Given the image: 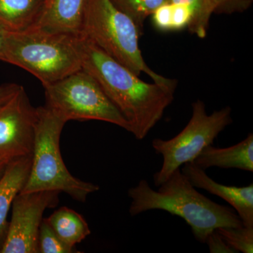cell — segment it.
Here are the masks:
<instances>
[{"label": "cell", "mask_w": 253, "mask_h": 253, "mask_svg": "<svg viewBox=\"0 0 253 253\" xmlns=\"http://www.w3.org/2000/svg\"><path fill=\"white\" fill-rule=\"evenodd\" d=\"M158 187L155 191L142 179L128 191L131 199L129 212L132 217L151 210L166 211L182 218L191 226L196 239L204 244L218 228L244 226L232 208L216 204L200 194L180 168Z\"/></svg>", "instance_id": "7a4b0ae2"}, {"label": "cell", "mask_w": 253, "mask_h": 253, "mask_svg": "<svg viewBox=\"0 0 253 253\" xmlns=\"http://www.w3.org/2000/svg\"><path fill=\"white\" fill-rule=\"evenodd\" d=\"M253 0H201V5L189 26V31L200 38L207 36L213 14L241 13L251 7Z\"/></svg>", "instance_id": "2e32d148"}, {"label": "cell", "mask_w": 253, "mask_h": 253, "mask_svg": "<svg viewBox=\"0 0 253 253\" xmlns=\"http://www.w3.org/2000/svg\"><path fill=\"white\" fill-rule=\"evenodd\" d=\"M172 4L166 2L158 6L152 15L155 27L161 31H172Z\"/></svg>", "instance_id": "44dd1931"}, {"label": "cell", "mask_w": 253, "mask_h": 253, "mask_svg": "<svg viewBox=\"0 0 253 253\" xmlns=\"http://www.w3.org/2000/svg\"><path fill=\"white\" fill-rule=\"evenodd\" d=\"M36 116L22 86L0 105V161L9 163L33 154Z\"/></svg>", "instance_id": "9c48e42d"}, {"label": "cell", "mask_w": 253, "mask_h": 253, "mask_svg": "<svg viewBox=\"0 0 253 253\" xmlns=\"http://www.w3.org/2000/svg\"><path fill=\"white\" fill-rule=\"evenodd\" d=\"M206 170L217 167L229 169L236 168L253 172V134L249 133L246 139L228 148H216L212 145L205 148L193 162Z\"/></svg>", "instance_id": "7c38bea8"}, {"label": "cell", "mask_w": 253, "mask_h": 253, "mask_svg": "<svg viewBox=\"0 0 253 253\" xmlns=\"http://www.w3.org/2000/svg\"><path fill=\"white\" fill-rule=\"evenodd\" d=\"M45 219L60 239L73 249L91 234L85 219L69 208H60Z\"/></svg>", "instance_id": "9a60e30c"}, {"label": "cell", "mask_w": 253, "mask_h": 253, "mask_svg": "<svg viewBox=\"0 0 253 253\" xmlns=\"http://www.w3.org/2000/svg\"><path fill=\"white\" fill-rule=\"evenodd\" d=\"M88 0H46L33 28L72 37L83 33Z\"/></svg>", "instance_id": "8fae6325"}, {"label": "cell", "mask_w": 253, "mask_h": 253, "mask_svg": "<svg viewBox=\"0 0 253 253\" xmlns=\"http://www.w3.org/2000/svg\"><path fill=\"white\" fill-rule=\"evenodd\" d=\"M229 106L208 114L201 100L192 104V116L185 127L170 139H155L152 146L162 155V168L154 175L155 185L159 186L178 168L194 161L200 153L212 145L219 133L232 123Z\"/></svg>", "instance_id": "52a82bcc"}, {"label": "cell", "mask_w": 253, "mask_h": 253, "mask_svg": "<svg viewBox=\"0 0 253 253\" xmlns=\"http://www.w3.org/2000/svg\"><path fill=\"white\" fill-rule=\"evenodd\" d=\"M44 88L46 107L65 122L104 121L130 132L129 123L97 81L83 68Z\"/></svg>", "instance_id": "8992f818"}, {"label": "cell", "mask_w": 253, "mask_h": 253, "mask_svg": "<svg viewBox=\"0 0 253 253\" xmlns=\"http://www.w3.org/2000/svg\"><path fill=\"white\" fill-rule=\"evenodd\" d=\"M118 10L132 20L142 35L144 22L158 6L168 0H110Z\"/></svg>", "instance_id": "e0dca14e"}, {"label": "cell", "mask_w": 253, "mask_h": 253, "mask_svg": "<svg viewBox=\"0 0 253 253\" xmlns=\"http://www.w3.org/2000/svg\"><path fill=\"white\" fill-rule=\"evenodd\" d=\"M7 163H8L3 162V161H0V175L4 172L5 168H6Z\"/></svg>", "instance_id": "484cf974"}, {"label": "cell", "mask_w": 253, "mask_h": 253, "mask_svg": "<svg viewBox=\"0 0 253 253\" xmlns=\"http://www.w3.org/2000/svg\"><path fill=\"white\" fill-rule=\"evenodd\" d=\"M181 172L195 187L206 190L230 204L242 221L243 225L253 227V184L242 187L223 185L213 180L206 170L193 163L184 164Z\"/></svg>", "instance_id": "30bf717a"}, {"label": "cell", "mask_w": 253, "mask_h": 253, "mask_svg": "<svg viewBox=\"0 0 253 253\" xmlns=\"http://www.w3.org/2000/svg\"><path fill=\"white\" fill-rule=\"evenodd\" d=\"M46 0H0V22L10 32H21L38 22Z\"/></svg>", "instance_id": "5bb4252c"}, {"label": "cell", "mask_w": 253, "mask_h": 253, "mask_svg": "<svg viewBox=\"0 0 253 253\" xmlns=\"http://www.w3.org/2000/svg\"><path fill=\"white\" fill-rule=\"evenodd\" d=\"M82 35L137 76L146 73L156 84L175 91L176 80L158 74L145 62L135 23L110 0H88Z\"/></svg>", "instance_id": "5b68a950"}, {"label": "cell", "mask_w": 253, "mask_h": 253, "mask_svg": "<svg viewBox=\"0 0 253 253\" xmlns=\"http://www.w3.org/2000/svg\"><path fill=\"white\" fill-rule=\"evenodd\" d=\"M216 231L236 253H253V227H220Z\"/></svg>", "instance_id": "ac0fdd59"}, {"label": "cell", "mask_w": 253, "mask_h": 253, "mask_svg": "<svg viewBox=\"0 0 253 253\" xmlns=\"http://www.w3.org/2000/svg\"><path fill=\"white\" fill-rule=\"evenodd\" d=\"M74 42L82 68L97 81L129 123L134 137L144 139L172 104L174 91L141 81L83 35L74 37Z\"/></svg>", "instance_id": "6da1fadb"}, {"label": "cell", "mask_w": 253, "mask_h": 253, "mask_svg": "<svg viewBox=\"0 0 253 253\" xmlns=\"http://www.w3.org/2000/svg\"><path fill=\"white\" fill-rule=\"evenodd\" d=\"M211 253H236L217 231L214 230L208 236L206 241Z\"/></svg>", "instance_id": "7402d4cb"}, {"label": "cell", "mask_w": 253, "mask_h": 253, "mask_svg": "<svg viewBox=\"0 0 253 253\" xmlns=\"http://www.w3.org/2000/svg\"><path fill=\"white\" fill-rule=\"evenodd\" d=\"M196 11L197 8L193 5L172 4V31L188 27Z\"/></svg>", "instance_id": "ffe728a7"}, {"label": "cell", "mask_w": 253, "mask_h": 253, "mask_svg": "<svg viewBox=\"0 0 253 253\" xmlns=\"http://www.w3.org/2000/svg\"><path fill=\"white\" fill-rule=\"evenodd\" d=\"M31 161L32 155L9 161L0 177V249L9 225L6 221L8 212L27 181Z\"/></svg>", "instance_id": "4fadbf2b"}, {"label": "cell", "mask_w": 253, "mask_h": 253, "mask_svg": "<svg viewBox=\"0 0 253 253\" xmlns=\"http://www.w3.org/2000/svg\"><path fill=\"white\" fill-rule=\"evenodd\" d=\"M38 253H80L70 247L60 239L46 219L42 221L38 236Z\"/></svg>", "instance_id": "d6986e66"}, {"label": "cell", "mask_w": 253, "mask_h": 253, "mask_svg": "<svg viewBox=\"0 0 253 253\" xmlns=\"http://www.w3.org/2000/svg\"><path fill=\"white\" fill-rule=\"evenodd\" d=\"M9 32L5 28L4 25L0 22V60L1 61H3L5 41H6V37H7Z\"/></svg>", "instance_id": "cb8c5ba5"}, {"label": "cell", "mask_w": 253, "mask_h": 253, "mask_svg": "<svg viewBox=\"0 0 253 253\" xmlns=\"http://www.w3.org/2000/svg\"><path fill=\"white\" fill-rule=\"evenodd\" d=\"M21 86L15 83H7L0 85V105L4 104L10 98L12 97Z\"/></svg>", "instance_id": "603a6c76"}, {"label": "cell", "mask_w": 253, "mask_h": 253, "mask_svg": "<svg viewBox=\"0 0 253 253\" xmlns=\"http://www.w3.org/2000/svg\"><path fill=\"white\" fill-rule=\"evenodd\" d=\"M168 2L172 4H184L193 5L197 8V11L199 10L200 5H201V0H168ZM197 12V11H196Z\"/></svg>", "instance_id": "d4e9b609"}, {"label": "cell", "mask_w": 253, "mask_h": 253, "mask_svg": "<svg viewBox=\"0 0 253 253\" xmlns=\"http://www.w3.org/2000/svg\"><path fill=\"white\" fill-rule=\"evenodd\" d=\"M3 61L31 73L43 86L82 69L74 37L37 28L9 32Z\"/></svg>", "instance_id": "277c9868"}, {"label": "cell", "mask_w": 253, "mask_h": 253, "mask_svg": "<svg viewBox=\"0 0 253 253\" xmlns=\"http://www.w3.org/2000/svg\"><path fill=\"white\" fill-rule=\"evenodd\" d=\"M36 111L31 169L20 193L64 192L76 201L84 202L99 187L75 177L66 168L60 151V137L66 123L45 106L36 108Z\"/></svg>", "instance_id": "3957f363"}, {"label": "cell", "mask_w": 253, "mask_h": 253, "mask_svg": "<svg viewBox=\"0 0 253 253\" xmlns=\"http://www.w3.org/2000/svg\"><path fill=\"white\" fill-rule=\"evenodd\" d=\"M57 191L19 193L12 204V216L0 253H38V236L46 208L59 203Z\"/></svg>", "instance_id": "ba28073f"}]
</instances>
